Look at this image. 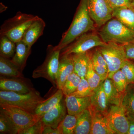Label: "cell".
Here are the masks:
<instances>
[{"mask_svg":"<svg viewBox=\"0 0 134 134\" xmlns=\"http://www.w3.org/2000/svg\"><path fill=\"white\" fill-rule=\"evenodd\" d=\"M107 63L108 70V77L120 69L127 59L122 45L113 42L106 43L98 48Z\"/></svg>","mask_w":134,"mask_h":134,"instance_id":"6","label":"cell"},{"mask_svg":"<svg viewBox=\"0 0 134 134\" xmlns=\"http://www.w3.org/2000/svg\"><path fill=\"white\" fill-rule=\"evenodd\" d=\"M67 112L70 115H77L90 106L91 97H80L69 95L65 96Z\"/></svg>","mask_w":134,"mask_h":134,"instance_id":"14","label":"cell"},{"mask_svg":"<svg viewBox=\"0 0 134 134\" xmlns=\"http://www.w3.org/2000/svg\"><path fill=\"white\" fill-rule=\"evenodd\" d=\"M103 86L109 105H120L123 93L118 91L112 79L107 77L104 81Z\"/></svg>","mask_w":134,"mask_h":134,"instance_id":"22","label":"cell"},{"mask_svg":"<svg viewBox=\"0 0 134 134\" xmlns=\"http://www.w3.org/2000/svg\"><path fill=\"white\" fill-rule=\"evenodd\" d=\"M121 106L127 116L134 119V83L129 84L123 93Z\"/></svg>","mask_w":134,"mask_h":134,"instance_id":"26","label":"cell"},{"mask_svg":"<svg viewBox=\"0 0 134 134\" xmlns=\"http://www.w3.org/2000/svg\"><path fill=\"white\" fill-rule=\"evenodd\" d=\"M46 26L44 21L38 17L34 21L25 32L22 40L31 48L39 38L43 35Z\"/></svg>","mask_w":134,"mask_h":134,"instance_id":"16","label":"cell"},{"mask_svg":"<svg viewBox=\"0 0 134 134\" xmlns=\"http://www.w3.org/2000/svg\"><path fill=\"white\" fill-rule=\"evenodd\" d=\"M64 96L62 90L58 89L54 94L38 106L35 111V114L42 117L45 113L56 106L63 98Z\"/></svg>","mask_w":134,"mask_h":134,"instance_id":"23","label":"cell"},{"mask_svg":"<svg viewBox=\"0 0 134 134\" xmlns=\"http://www.w3.org/2000/svg\"><path fill=\"white\" fill-rule=\"evenodd\" d=\"M77 115L67 114L58 127L61 134H74L76 127Z\"/></svg>","mask_w":134,"mask_h":134,"instance_id":"28","label":"cell"},{"mask_svg":"<svg viewBox=\"0 0 134 134\" xmlns=\"http://www.w3.org/2000/svg\"><path fill=\"white\" fill-rule=\"evenodd\" d=\"M110 128L116 134H128L129 121L124 109L121 105H109L106 114Z\"/></svg>","mask_w":134,"mask_h":134,"instance_id":"10","label":"cell"},{"mask_svg":"<svg viewBox=\"0 0 134 134\" xmlns=\"http://www.w3.org/2000/svg\"><path fill=\"white\" fill-rule=\"evenodd\" d=\"M75 41L60 50V56L86 52L93 47L103 46L106 44L100 36L93 33L84 34Z\"/></svg>","mask_w":134,"mask_h":134,"instance_id":"8","label":"cell"},{"mask_svg":"<svg viewBox=\"0 0 134 134\" xmlns=\"http://www.w3.org/2000/svg\"><path fill=\"white\" fill-rule=\"evenodd\" d=\"M0 110L9 117L16 127L18 134L31 126L41 118L40 115L28 112L14 106L0 104Z\"/></svg>","mask_w":134,"mask_h":134,"instance_id":"7","label":"cell"},{"mask_svg":"<svg viewBox=\"0 0 134 134\" xmlns=\"http://www.w3.org/2000/svg\"><path fill=\"white\" fill-rule=\"evenodd\" d=\"M92 117V124L90 134H114L110 128L106 114L89 107Z\"/></svg>","mask_w":134,"mask_h":134,"instance_id":"15","label":"cell"},{"mask_svg":"<svg viewBox=\"0 0 134 134\" xmlns=\"http://www.w3.org/2000/svg\"><path fill=\"white\" fill-rule=\"evenodd\" d=\"M94 29V22L88 10V0H81L72 23L58 44L54 46V49L62 50L84 34Z\"/></svg>","mask_w":134,"mask_h":134,"instance_id":"1","label":"cell"},{"mask_svg":"<svg viewBox=\"0 0 134 134\" xmlns=\"http://www.w3.org/2000/svg\"><path fill=\"white\" fill-rule=\"evenodd\" d=\"M127 59L134 60V41L122 45Z\"/></svg>","mask_w":134,"mask_h":134,"instance_id":"37","label":"cell"},{"mask_svg":"<svg viewBox=\"0 0 134 134\" xmlns=\"http://www.w3.org/2000/svg\"><path fill=\"white\" fill-rule=\"evenodd\" d=\"M38 16L17 12L11 18L6 20L1 27L0 36H5L15 43L21 41L25 32Z\"/></svg>","mask_w":134,"mask_h":134,"instance_id":"3","label":"cell"},{"mask_svg":"<svg viewBox=\"0 0 134 134\" xmlns=\"http://www.w3.org/2000/svg\"><path fill=\"white\" fill-rule=\"evenodd\" d=\"M98 34L106 43L113 42L123 45L134 41V31L114 18L103 25Z\"/></svg>","mask_w":134,"mask_h":134,"instance_id":"4","label":"cell"},{"mask_svg":"<svg viewBox=\"0 0 134 134\" xmlns=\"http://www.w3.org/2000/svg\"><path fill=\"white\" fill-rule=\"evenodd\" d=\"M92 94V91L90 88L88 82L85 78H82L76 90L70 95L84 97L88 96L90 97Z\"/></svg>","mask_w":134,"mask_h":134,"instance_id":"33","label":"cell"},{"mask_svg":"<svg viewBox=\"0 0 134 134\" xmlns=\"http://www.w3.org/2000/svg\"><path fill=\"white\" fill-rule=\"evenodd\" d=\"M16 45L15 52L10 60L23 72L26 66L27 59L31 53V48L22 40L16 43Z\"/></svg>","mask_w":134,"mask_h":134,"instance_id":"18","label":"cell"},{"mask_svg":"<svg viewBox=\"0 0 134 134\" xmlns=\"http://www.w3.org/2000/svg\"><path fill=\"white\" fill-rule=\"evenodd\" d=\"M43 134H61L59 130L58 127L56 129H53L48 126H45Z\"/></svg>","mask_w":134,"mask_h":134,"instance_id":"38","label":"cell"},{"mask_svg":"<svg viewBox=\"0 0 134 134\" xmlns=\"http://www.w3.org/2000/svg\"><path fill=\"white\" fill-rule=\"evenodd\" d=\"M104 81H101L99 85L92 91V94L90 96V107L93 110L107 114L109 105L105 92L104 91Z\"/></svg>","mask_w":134,"mask_h":134,"instance_id":"17","label":"cell"},{"mask_svg":"<svg viewBox=\"0 0 134 134\" xmlns=\"http://www.w3.org/2000/svg\"><path fill=\"white\" fill-rule=\"evenodd\" d=\"M113 9L120 8L131 7L133 0H108Z\"/></svg>","mask_w":134,"mask_h":134,"instance_id":"36","label":"cell"},{"mask_svg":"<svg viewBox=\"0 0 134 134\" xmlns=\"http://www.w3.org/2000/svg\"><path fill=\"white\" fill-rule=\"evenodd\" d=\"M16 127L7 114L0 110V134H18Z\"/></svg>","mask_w":134,"mask_h":134,"instance_id":"29","label":"cell"},{"mask_svg":"<svg viewBox=\"0 0 134 134\" xmlns=\"http://www.w3.org/2000/svg\"><path fill=\"white\" fill-rule=\"evenodd\" d=\"M111 79L118 91L123 93L128 86L127 79L120 69L117 70L113 75Z\"/></svg>","mask_w":134,"mask_h":134,"instance_id":"32","label":"cell"},{"mask_svg":"<svg viewBox=\"0 0 134 134\" xmlns=\"http://www.w3.org/2000/svg\"><path fill=\"white\" fill-rule=\"evenodd\" d=\"M63 98L56 106L45 113L41 120L45 126L56 129L64 119L67 111L66 103Z\"/></svg>","mask_w":134,"mask_h":134,"instance_id":"11","label":"cell"},{"mask_svg":"<svg viewBox=\"0 0 134 134\" xmlns=\"http://www.w3.org/2000/svg\"><path fill=\"white\" fill-rule=\"evenodd\" d=\"M91 60L93 68L99 75L101 81L105 80L108 76V66L98 49H96L92 55Z\"/></svg>","mask_w":134,"mask_h":134,"instance_id":"25","label":"cell"},{"mask_svg":"<svg viewBox=\"0 0 134 134\" xmlns=\"http://www.w3.org/2000/svg\"><path fill=\"white\" fill-rule=\"evenodd\" d=\"M81 78L74 72L68 77L62 90L64 96H69L76 90Z\"/></svg>","mask_w":134,"mask_h":134,"instance_id":"30","label":"cell"},{"mask_svg":"<svg viewBox=\"0 0 134 134\" xmlns=\"http://www.w3.org/2000/svg\"><path fill=\"white\" fill-rule=\"evenodd\" d=\"M92 55L88 52L73 54L74 72L81 78H85Z\"/></svg>","mask_w":134,"mask_h":134,"instance_id":"19","label":"cell"},{"mask_svg":"<svg viewBox=\"0 0 134 134\" xmlns=\"http://www.w3.org/2000/svg\"><path fill=\"white\" fill-rule=\"evenodd\" d=\"M77 116L74 134H90L92 117L89 108L85 110Z\"/></svg>","mask_w":134,"mask_h":134,"instance_id":"20","label":"cell"},{"mask_svg":"<svg viewBox=\"0 0 134 134\" xmlns=\"http://www.w3.org/2000/svg\"><path fill=\"white\" fill-rule=\"evenodd\" d=\"M85 78L88 82L92 91L99 85L102 81L99 75L93 68L91 58L89 62Z\"/></svg>","mask_w":134,"mask_h":134,"instance_id":"31","label":"cell"},{"mask_svg":"<svg viewBox=\"0 0 134 134\" xmlns=\"http://www.w3.org/2000/svg\"><path fill=\"white\" fill-rule=\"evenodd\" d=\"M22 72L10 60L0 56V74L1 76L24 78Z\"/></svg>","mask_w":134,"mask_h":134,"instance_id":"24","label":"cell"},{"mask_svg":"<svg viewBox=\"0 0 134 134\" xmlns=\"http://www.w3.org/2000/svg\"><path fill=\"white\" fill-rule=\"evenodd\" d=\"M120 70L126 77L129 83H134V62L127 59Z\"/></svg>","mask_w":134,"mask_h":134,"instance_id":"34","label":"cell"},{"mask_svg":"<svg viewBox=\"0 0 134 134\" xmlns=\"http://www.w3.org/2000/svg\"><path fill=\"white\" fill-rule=\"evenodd\" d=\"M45 100L35 89L25 94L12 91H0V104L16 107L33 114H35L37 107Z\"/></svg>","mask_w":134,"mask_h":134,"instance_id":"2","label":"cell"},{"mask_svg":"<svg viewBox=\"0 0 134 134\" xmlns=\"http://www.w3.org/2000/svg\"><path fill=\"white\" fill-rule=\"evenodd\" d=\"M16 49V43L6 36H1L0 56L7 59L13 58Z\"/></svg>","mask_w":134,"mask_h":134,"instance_id":"27","label":"cell"},{"mask_svg":"<svg viewBox=\"0 0 134 134\" xmlns=\"http://www.w3.org/2000/svg\"><path fill=\"white\" fill-rule=\"evenodd\" d=\"M113 17L116 18L128 29L134 31V8L133 7L113 10Z\"/></svg>","mask_w":134,"mask_h":134,"instance_id":"21","label":"cell"},{"mask_svg":"<svg viewBox=\"0 0 134 134\" xmlns=\"http://www.w3.org/2000/svg\"><path fill=\"white\" fill-rule=\"evenodd\" d=\"M74 72L73 54L60 56L56 87L62 90L68 77Z\"/></svg>","mask_w":134,"mask_h":134,"instance_id":"13","label":"cell"},{"mask_svg":"<svg viewBox=\"0 0 134 134\" xmlns=\"http://www.w3.org/2000/svg\"><path fill=\"white\" fill-rule=\"evenodd\" d=\"M60 50L54 49V46L49 45L47 49V55L43 64L34 70V78L43 77L47 79L56 87Z\"/></svg>","mask_w":134,"mask_h":134,"instance_id":"5","label":"cell"},{"mask_svg":"<svg viewBox=\"0 0 134 134\" xmlns=\"http://www.w3.org/2000/svg\"><path fill=\"white\" fill-rule=\"evenodd\" d=\"M132 7L134 8V0H133L132 3Z\"/></svg>","mask_w":134,"mask_h":134,"instance_id":"40","label":"cell"},{"mask_svg":"<svg viewBox=\"0 0 134 134\" xmlns=\"http://www.w3.org/2000/svg\"><path fill=\"white\" fill-rule=\"evenodd\" d=\"M127 117L129 121V129L128 134H134V120L129 116H127Z\"/></svg>","mask_w":134,"mask_h":134,"instance_id":"39","label":"cell"},{"mask_svg":"<svg viewBox=\"0 0 134 134\" xmlns=\"http://www.w3.org/2000/svg\"><path fill=\"white\" fill-rule=\"evenodd\" d=\"M44 127V125L40 119L31 126L20 132L19 134H42Z\"/></svg>","mask_w":134,"mask_h":134,"instance_id":"35","label":"cell"},{"mask_svg":"<svg viewBox=\"0 0 134 134\" xmlns=\"http://www.w3.org/2000/svg\"><path fill=\"white\" fill-rule=\"evenodd\" d=\"M24 78H9L1 76L0 90L21 94L29 93L34 90Z\"/></svg>","mask_w":134,"mask_h":134,"instance_id":"12","label":"cell"},{"mask_svg":"<svg viewBox=\"0 0 134 134\" xmlns=\"http://www.w3.org/2000/svg\"><path fill=\"white\" fill-rule=\"evenodd\" d=\"M90 16L99 27L113 18V9L108 0H88Z\"/></svg>","mask_w":134,"mask_h":134,"instance_id":"9","label":"cell"},{"mask_svg":"<svg viewBox=\"0 0 134 134\" xmlns=\"http://www.w3.org/2000/svg\"><path fill=\"white\" fill-rule=\"evenodd\" d=\"M129 117H130V116H129ZM131 118H132V117H131ZM132 119H133V118H132ZM133 119L134 120V119Z\"/></svg>","mask_w":134,"mask_h":134,"instance_id":"41","label":"cell"}]
</instances>
